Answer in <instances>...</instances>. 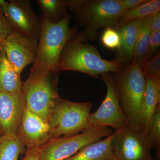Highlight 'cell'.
<instances>
[{
  "instance_id": "44dd1931",
  "label": "cell",
  "mask_w": 160,
  "mask_h": 160,
  "mask_svg": "<svg viewBox=\"0 0 160 160\" xmlns=\"http://www.w3.org/2000/svg\"><path fill=\"white\" fill-rule=\"evenodd\" d=\"M26 150L16 134H7L0 138V160H18L20 155Z\"/></svg>"
},
{
  "instance_id": "ac0fdd59",
  "label": "cell",
  "mask_w": 160,
  "mask_h": 160,
  "mask_svg": "<svg viewBox=\"0 0 160 160\" xmlns=\"http://www.w3.org/2000/svg\"><path fill=\"white\" fill-rule=\"evenodd\" d=\"M160 10V0H149L141 6L123 12L113 28L117 30L128 23L152 15Z\"/></svg>"
},
{
  "instance_id": "d6a6232c",
  "label": "cell",
  "mask_w": 160,
  "mask_h": 160,
  "mask_svg": "<svg viewBox=\"0 0 160 160\" xmlns=\"http://www.w3.org/2000/svg\"><path fill=\"white\" fill-rule=\"evenodd\" d=\"M1 137H2V136H1V135H0V138H1Z\"/></svg>"
},
{
  "instance_id": "d6986e66",
  "label": "cell",
  "mask_w": 160,
  "mask_h": 160,
  "mask_svg": "<svg viewBox=\"0 0 160 160\" xmlns=\"http://www.w3.org/2000/svg\"><path fill=\"white\" fill-rule=\"evenodd\" d=\"M152 16L140 19L139 23L133 61L141 67L146 56L151 36L150 20Z\"/></svg>"
},
{
  "instance_id": "7a4b0ae2",
  "label": "cell",
  "mask_w": 160,
  "mask_h": 160,
  "mask_svg": "<svg viewBox=\"0 0 160 160\" xmlns=\"http://www.w3.org/2000/svg\"><path fill=\"white\" fill-rule=\"evenodd\" d=\"M124 66L118 60L103 58L96 48L89 44L80 32H77L64 48L59 62V70L79 72L99 78L103 73L119 72Z\"/></svg>"
},
{
  "instance_id": "5b68a950",
  "label": "cell",
  "mask_w": 160,
  "mask_h": 160,
  "mask_svg": "<svg viewBox=\"0 0 160 160\" xmlns=\"http://www.w3.org/2000/svg\"><path fill=\"white\" fill-rule=\"evenodd\" d=\"M92 106L89 102H75L61 98L48 122L50 139L73 136L91 129L88 118Z\"/></svg>"
},
{
  "instance_id": "4dcf8cb0",
  "label": "cell",
  "mask_w": 160,
  "mask_h": 160,
  "mask_svg": "<svg viewBox=\"0 0 160 160\" xmlns=\"http://www.w3.org/2000/svg\"><path fill=\"white\" fill-rule=\"evenodd\" d=\"M104 160H116L113 157V156L111 158H109L106 159H105Z\"/></svg>"
},
{
  "instance_id": "603a6c76",
  "label": "cell",
  "mask_w": 160,
  "mask_h": 160,
  "mask_svg": "<svg viewBox=\"0 0 160 160\" xmlns=\"http://www.w3.org/2000/svg\"><path fill=\"white\" fill-rule=\"evenodd\" d=\"M103 46L109 49L117 50L121 44V38L118 31L112 27L106 28L101 38Z\"/></svg>"
},
{
  "instance_id": "1f68e13d",
  "label": "cell",
  "mask_w": 160,
  "mask_h": 160,
  "mask_svg": "<svg viewBox=\"0 0 160 160\" xmlns=\"http://www.w3.org/2000/svg\"><path fill=\"white\" fill-rule=\"evenodd\" d=\"M2 50V42H0V51Z\"/></svg>"
},
{
  "instance_id": "ffe728a7",
  "label": "cell",
  "mask_w": 160,
  "mask_h": 160,
  "mask_svg": "<svg viewBox=\"0 0 160 160\" xmlns=\"http://www.w3.org/2000/svg\"><path fill=\"white\" fill-rule=\"evenodd\" d=\"M42 11L41 15L48 22H58L69 15L66 0H37Z\"/></svg>"
},
{
  "instance_id": "83f0119b",
  "label": "cell",
  "mask_w": 160,
  "mask_h": 160,
  "mask_svg": "<svg viewBox=\"0 0 160 160\" xmlns=\"http://www.w3.org/2000/svg\"><path fill=\"white\" fill-rule=\"evenodd\" d=\"M68 9L75 13L81 8L86 0H66Z\"/></svg>"
},
{
  "instance_id": "4fadbf2b",
  "label": "cell",
  "mask_w": 160,
  "mask_h": 160,
  "mask_svg": "<svg viewBox=\"0 0 160 160\" xmlns=\"http://www.w3.org/2000/svg\"><path fill=\"white\" fill-rule=\"evenodd\" d=\"M25 108L23 93L12 95L0 91V135H16Z\"/></svg>"
},
{
  "instance_id": "277c9868",
  "label": "cell",
  "mask_w": 160,
  "mask_h": 160,
  "mask_svg": "<svg viewBox=\"0 0 160 160\" xmlns=\"http://www.w3.org/2000/svg\"><path fill=\"white\" fill-rule=\"evenodd\" d=\"M58 74H29L23 82L25 106L48 123L60 97L58 90Z\"/></svg>"
},
{
  "instance_id": "7402d4cb",
  "label": "cell",
  "mask_w": 160,
  "mask_h": 160,
  "mask_svg": "<svg viewBox=\"0 0 160 160\" xmlns=\"http://www.w3.org/2000/svg\"><path fill=\"white\" fill-rule=\"evenodd\" d=\"M146 142L150 149L156 151V160H160V104L157 107L149 131L145 136Z\"/></svg>"
},
{
  "instance_id": "9c48e42d",
  "label": "cell",
  "mask_w": 160,
  "mask_h": 160,
  "mask_svg": "<svg viewBox=\"0 0 160 160\" xmlns=\"http://www.w3.org/2000/svg\"><path fill=\"white\" fill-rule=\"evenodd\" d=\"M0 9L13 30L38 41L41 19L32 8L29 0H0Z\"/></svg>"
},
{
  "instance_id": "d4e9b609",
  "label": "cell",
  "mask_w": 160,
  "mask_h": 160,
  "mask_svg": "<svg viewBox=\"0 0 160 160\" xmlns=\"http://www.w3.org/2000/svg\"><path fill=\"white\" fill-rule=\"evenodd\" d=\"M160 46V31L152 32L149 45L142 64L150 60L159 51L158 50Z\"/></svg>"
},
{
  "instance_id": "6da1fadb",
  "label": "cell",
  "mask_w": 160,
  "mask_h": 160,
  "mask_svg": "<svg viewBox=\"0 0 160 160\" xmlns=\"http://www.w3.org/2000/svg\"><path fill=\"white\" fill-rule=\"evenodd\" d=\"M71 15L58 23L48 22L41 15V28L37 55L30 74H59V62L66 44L77 33L75 27H69Z\"/></svg>"
},
{
  "instance_id": "8fae6325",
  "label": "cell",
  "mask_w": 160,
  "mask_h": 160,
  "mask_svg": "<svg viewBox=\"0 0 160 160\" xmlns=\"http://www.w3.org/2000/svg\"><path fill=\"white\" fill-rule=\"evenodd\" d=\"M2 44L3 51L20 75L26 66L34 63L37 55L38 40L13 31Z\"/></svg>"
},
{
  "instance_id": "7c38bea8",
  "label": "cell",
  "mask_w": 160,
  "mask_h": 160,
  "mask_svg": "<svg viewBox=\"0 0 160 160\" xmlns=\"http://www.w3.org/2000/svg\"><path fill=\"white\" fill-rule=\"evenodd\" d=\"M16 135L27 149L40 148L50 139L48 123L25 106Z\"/></svg>"
},
{
  "instance_id": "484cf974",
  "label": "cell",
  "mask_w": 160,
  "mask_h": 160,
  "mask_svg": "<svg viewBox=\"0 0 160 160\" xmlns=\"http://www.w3.org/2000/svg\"><path fill=\"white\" fill-rule=\"evenodd\" d=\"M14 31L0 9V42H2Z\"/></svg>"
},
{
  "instance_id": "2e32d148",
  "label": "cell",
  "mask_w": 160,
  "mask_h": 160,
  "mask_svg": "<svg viewBox=\"0 0 160 160\" xmlns=\"http://www.w3.org/2000/svg\"><path fill=\"white\" fill-rule=\"evenodd\" d=\"M117 131L105 139L90 143L64 160H104L113 156L112 144Z\"/></svg>"
},
{
  "instance_id": "cb8c5ba5",
  "label": "cell",
  "mask_w": 160,
  "mask_h": 160,
  "mask_svg": "<svg viewBox=\"0 0 160 160\" xmlns=\"http://www.w3.org/2000/svg\"><path fill=\"white\" fill-rule=\"evenodd\" d=\"M146 77L160 78V52L159 51L152 58L141 66Z\"/></svg>"
},
{
  "instance_id": "ba28073f",
  "label": "cell",
  "mask_w": 160,
  "mask_h": 160,
  "mask_svg": "<svg viewBox=\"0 0 160 160\" xmlns=\"http://www.w3.org/2000/svg\"><path fill=\"white\" fill-rule=\"evenodd\" d=\"M107 87V93L99 108L88 118L90 128L112 127L118 131L127 126V119L120 106L113 76L109 72L100 76Z\"/></svg>"
},
{
  "instance_id": "5bb4252c",
  "label": "cell",
  "mask_w": 160,
  "mask_h": 160,
  "mask_svg": "<svg viewBox=\"0 0 160 160\" xmlns=\"http://www.w3.org/2000/svg\"><path fill=\"white\" fill-rule=\"evenodd\" d=\"M160 104V78L146 77L141 106L144 136L151 126L157 107Z\"/></svg>"
},
{
  "instance_id": "52a82bcc",
  "label": "cell",
  "mask_w": 160,
  "mask_h": 160,
  "mask_svg": "<svg viewBox=\"0 0 160 160\" xmlns=\"http://www.w3.org/2000/svg\"><path fill=\"white\" fill-rule=\"evenodd\" d=\"M113 133L109 127L91 128L69 137L51 138L39 148L40 160H64L84 146Z\"/></svg>"
},
{
  "instance_id": "836d02e7",
  "label": "cell",
  "mask_w": 160,
  "mask_h": 160,
  "mask_svg": "<svg viewBox=\"0 0 160 160\" xmlns=\"http://www.w3.org/2000/svg\"></svg>"
},
{
  "instance_id": "4316f807",
  "label": "cell",
  "mask_w": 160,
  "mask_h": 160,
  "mask_svg": "<svg viewBox=\"0 0 160 160\" xmlns=\"http://www.w3.org/2000/svg\"><path fill=\"white\" fill-rule=\"evenodd\" d=\"M149 0H118L120 5L125 11L129 10L143 5Z\"/></svg>"
},
{
  "instance_id": "f1b7e54d",
  "label": "cell",
  "mask_w": 160,
  "mask_h": 160,
  "mask_svg": "<svg viewBox=\"0 0 160 160\" xmlns=\"http://www.w3.org/2000/svg\"><path fill=\"white\" fill-rule=\"evenodd\" d=\"M150 27L151 32L160 31V12L152 16L150 20Z\"/></svg>"
},
{
  "instance_id": "3957f363",
  "label": "cell",
  "mask_w": 160,
  "mask_h": 160,
  "mask_svg": "<svg viewBox=\"0 0 160 160\" xmlns=\"http://www.w3.org/2000/svg\"><path fill=\"white\" fill-rule=\"evenodd\" d=\"M116 74L114 78L120 106L127 119V126L143 132L141 106L146 86V77L134 61Z\"/></svg>"
},
{
  "instance_id": "30bf717a",
  "label": "cell",
  "mask_w": 160,
  "mask_h": 160,
  "mask_svg": "<svg viewBox=\"0 0 160 160\" xmlns=\"http://www.w3.org/2000/svg\"><path fill=\"white\" fill-rule=\"evenodd\" d=\"M117 132L112 144L116 160H154L143 132L127 126Z\"/></svg>"
},
{
  "instance_id": "9a60e30c",
  "label": "cell",
  "mask_w": 160,
  "mask_h": 160,
  "mask_svg": "<svg viewBox=\"0 0 160 160\" xmlns=\"http://www.w3.org/2000/svg\"><path fill=\"white\" fill-rule=\"evenodd\" d=\"M140 20H135L117 29L119 33L121 44L117 50L116 58L124 66L133 61V54Z\"/></svg>"
},
{
  "instance_id": "f546056e",
  "label": "cell",
  "mask_w": 160,
  "mask_h": 160,
  "mask_svg": "<svg viewBox=\"0 0 160 160\" xmlns=\"http://www.w3.org/2000/svg\"><path fill=\"white\" fill-rule=\"evenodd\" d=\"M21 160H40L39 148L27 149L25 157Z\"/></svg>"
},
{
  "instance_id": "e0dca14e",
  "label": "cell",
  "mask_w": 160,
  "mask_h": 160,
  "mask_svg": "<svg viewBox=\"0 0 160 160\" xmlns=\"http://www.w3.org/2000/svg\"><path fill=\"white\" fill-rule=\"evenodd\" d=\"M23 82L5 52L0 51V91L12 95L21 94Z\"/></svg>"
},
{
  "instance_id": "8992f818",
  "label": "cell",
  "mask_w": 160,
  "mask_h": 160,
  "mask_svg": "<svg viewBox=\"0 0 160 160\" xmlns=\"http://www.w3.org/2000/svg\"><path fill=\"white\" fill-rule=\"evenodd\" d=\"M125 11L118 0H86L75 18L84 28L80 33L87 40H93L100 29L113 28Z\"/></svg>"
}]
</instances>
